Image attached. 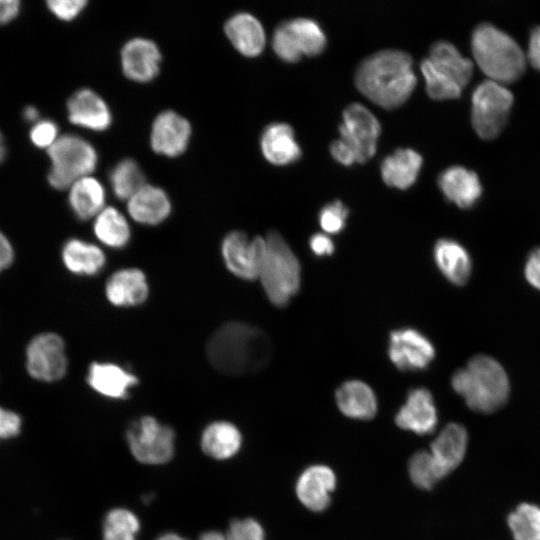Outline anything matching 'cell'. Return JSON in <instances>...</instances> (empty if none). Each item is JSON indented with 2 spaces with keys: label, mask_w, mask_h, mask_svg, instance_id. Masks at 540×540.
I'll return each mask as SVG.
<instances>
[{
  "label": "cell",
  "mask_w": 540,
  "mask_h": 540,
  "mask_svg": "<svg viewBox=\"0 0 540 540\" xmlns=\"http://www.w3.org/2000/svg\"><path fill=\"white\" fill-rule=\"evenodd\" d=\"M272 354L268 335L260 328L240 321L224 323L206 343V356L218 372L247 376L265 368Z\"/></svg>",
  "instance_id": "6da1fadb"
},
{
  "label": "cell",
  "mask_w": 540,
  "mask_h": 540,
  "mask_svg": "<svg viewBox=\"0 0 540 540\" xmlns=\"http://www.w3.org/2000/svg\"><path fill=\"white\" fill-rule=\"evenodd\" d=\"M412 57L400 49H382L365 57L355 72L357 88L384 108H395L411 95L417 83Z\"/></svg>",
  "instance_id": "7a4b0ae2"
},
{
  "label": "cell",
  "mask_w": 540,
  "mask_h": 540,
  "mask_svg": "<svg viewBox=\"0 0 540 540\" xmlns=\"http://www.w3.org/2000/svg\"><path fill=\"white\" fill-rule=\"evenodd\" d=\"M452 387L474 411L491 413L500 408L509 396V379L499 362L486 355H477L452 376Z\"/></svg>",
  "instance_id": "3957f363"
},
{
  "label": "cell",
  "mask_w": 540,
  "mask_h": 540,
  "mask_svg": "<svg viewBox=\"0 0 540 540\" xmlns=\"http://www.w3.org/2000/svg\"><path fill=\"white\" fill-rule=\"evenodd\" d=\"M471 47L476 64L488 80L511 83L524 72L526 59L520 46L491 24H480L474 30Z\"/></svg>",
  "instance_id": "277c9868"
},
{
  "label": "cell",
  "mask_w": 540,
  "mask_h": 540,
  "mask_svg": "<svg viewBox=\"0 0 540 540\" xmlns=\"http://www.w3.org/2000/svg\"><path fill=\"white\" fill-rule=\"evenodd\" d=\"M265 241L266 254L259 278L269 301L277 307H284L300 288L301 266L278 231H269Z\"/></svg>",
  "instance_id": "5b68a950"
},
{
  "label": "cell",
  "mask_w": 540,
  "mask_h": 540,
  "mask_svg": "<svg viewBox=\"0 0 540 540\" xmlns=\"http://www.w3.org/2000/svg\"><path fill=\"white\" fill-rule=\"evenodd\" d=\"M47 153L51 162L48 182L57 190L69 189L79 179L91 176L98 163L93 145L73 134L59 136Z\"/></svg>",
  "instance_id": "8992f818"
},
{
  "label": "cell",
  "mask_w": 540,
  "mask_h": 540,
  "mask_svg": "<svg viewBox=\"0 0 540 540\" xmlns=\"http://www.w3.org/2000/svg\"><path fill=\"white\" fill-rule=\"evenodd\" d=\"M513 103V94L492 80L480 83L472 94V125L483 139L497 137L504 127Z\"/></svg>",
  "instance_id": "52a82bcc"
},
{
  "label": "cell",
  "mask_w": 540,
  "mask_h": 540,
  "mask_svg": "<svg viewBox=\"0 0 540 540\" xmlns=\"http://www.w3.org/2000/svg\"><path fill=\"white\" fill-rule=\"evenodd\" d=\"M126 439L132 455L140 463L159 465L173 457V429L152 416H143L131 423Z\"/></svg>",
  "instance_id": "ba28073f"
},
{
  "label": "cell",
  "mask_w": 540,
  "mask_h": 540,
  "mask_svg": "<svg viewBox=\"0 0 540 540\" xmlns=\"http://www.w3.org/2000/svg\"><path fill=\"white\" fill-rule=\"evenodd\" d=\"M340 139L353 151L357 162H365L376 152L381 131L377 117L363 104L347 105L339 124Z\"/></svg>",
  "instance_id": "9c48e42d"
},
{
  "label": "cell",
  "mask_w": 540,
  "mask_h": 540,
  "mask_svg": "<svg viewBox=\"0 0 540 540\" xmlns=\"http://www.w3.org/2000/svg\"><path fill=\"white\" fill-rule=\"evenodd\" d=\"M221 253L232 274L252 281L259 278L266 254V241L260 236L250 239L242 231H232L223 239Z\"/></svg>",
  "instance_id": "30bf717a"
},
{
  "label": "cell",
  "mask_w": 540,
  "mask_h": 540,
  "mask_svg": "<svg viewBox=\"0 0 540 540\" xmlns=\"http://www.w3.org/2000/svg\"><path fill=\"white\" fill-rule=\"evenodd\" d=\"M68 360L63 339L55 333L35 336L26 350V367L35 379L53 382L63 378L67 372Z\"/></svg>",
  "instance_id": "8fae6325"
},
{
  "label": "cell",
  "mask_w": 540,
  "mask_h": 540,
  "mask_svg": "<svg viewBox=\"0 0 540 540\" xmlns=\"http://www.w3.org/2000/svg\"><path fill=\"white\" fill-rule=\"evenodd\" d=\"M388 356L402 372L426 369L435 358V348L420 331L405 327L389 335Z\"/></svg>",
  "instance_id": "7c38bea8"
},
{
  "label": "cell",
  "mask_w": 540,
  "mask_h": 540,
  "mask_svg": "<svg viewBox=\"0 0 540 540\" xmlns=\"http://www.w3.org/2000/svg\"><path fill=\"white\" fill-rule=\"evenodd\" d=\"M191 137L189 121L172 110H166L154 119L150 145L152 150L166 157H177L185 152Z\"/></svg>",
  "instance_id": "4fadbf2b"
},
{
  "label": "cell",
  "mask_w": 540,
  "mask_h": 540,
  "mask_svg": "<svg viewBox=\"0 0 540 540\" xmlns=\"http://www.w3.org/2000/svg\"><path fill=\"white\" fill-rule=\"evenodd\" d=\"M120 59L122 71L128 79L146 83L159 74L162 55L156 43L138 37L124 44Z\"/></svg>",
  "instance_id": "5bb4252c"
},
{
  "label": "cell",
  "mask_w": 540,
  "mask_h": 540,
  "mask_svg": "<svg viewBox=\"0 0 540 540\" xmlns=\"http://www.w3.org/2000/svg\"><path fill=\"white\" fill-rule=\"evenodd\" d=\"M395 422L401 429L418 435L433 432L438 415L431 392L423 387L410 390L405 403L395 416Z\"/></svg>",
  "instance_id": "9a60e30c"
},
{
  "label": "cell",
  "mask_w": 540,
  "mask_h": 540,
  "mask_svg": "<svg viewBox=\"0 0 540 540\" xmlns=\"http://www.w3.org/2000/svg\"><path fill=\"white\" fill-rule=\"evenodd\" d=\"M336 487V476L326 465H311L306 468L296 482V495L309 510L321 512L331 502V493Z\"/></svg>",
  "instance_id": "2e32d148"
},
{
  "label": "cell",
  "mask_w": 540,
  "mask_h": 540,
  "mask_svg": "<svg viewBox=\"0 0 540 540\" xmlns=\"http://www.w3.org/2000/svg\"><path fill=\"white\" fill-rule=\"evenodd\" d=\"M68 117L74 125L104 131L112 122V115L103 98L91 89L76 91L67 102Z\"/></svg>",
  "instance_id": "e0dca14e"
},
{
  "label": "cell",
  "mask_w": 540,
  "mask_h": 540,
  "mask_svg": "<svg viewBox=\"0 0 540 540\" xmlns=\"http://www.w3.org/2000/svg\"><path fill=\"white\" fill-rule=\"evenodd\" d=\"M88 385L107 398L125 399L138 378L123 367L110 362H93L88 368Z\"/></svg>",
  "instance_id": "ac0fdd59"
},
{
  "label": "cell",
  "mask_w": 540,
  "mask_h": 540,
  "mask_svg": "<svg viewBox=\"0 0 540 540\" xmlns=\"http://www.w3.org/2000/svg\"><path fill=\"white\" fill-rule=\"evenodd\" d=\"M105 294L108 301L115 306L140 305L149 294L146 276L137 268L118 270L107 279Z\"/></svg>",
  "instance_id": "d6986e66"
},
{
  "label": "cell",
  "mask_w": 540,
  "mask_h": 540,
  "mask_svg": "<svg viewBox=\"0 0 540 540\" xmlns=\"http://www.w3.org/2000/svg\"><path fill=\"white\" fill-rule=\"evenodd\" d=\"M224 32L234 48L244 56H257L264 49L265 30L250 13L239 12L231 16L224 25Z\"/></svg>",
  "instance_id": "ffe728a7"
},
{
  "label": "cell",
  "mask_w": 540,
  "mask_h": 540,
  "mask_svg": "<svg viewBox=\"0 0 540 540\" xmlns=\"http://www.w3.org/2000/svg\"><path fill=\"white\" fill-rule=\"evenodd\" d=\"M171 202L160 187L145 184L128 201L127 210L133 220L144 225H158L171 213Z\"/></svg>",
  "instance_id": "44dd1931"
},
{
  "label": "cell",
  "mask_w": 540,
  "mask_h": 540,
  "mask_svg": "<svg viewBox=\"0 0 540 540\" xmlns=\"http://www.w3.org/2000/svg\"><path fill=\"white\" fill-rule=\"evenodd\" d=\"M264 157L271 163L284 165L301 156V148L295 139L294 129L285 122H273L265 127L260 139Z\"/></svg>",
  "instance_id": "7402d4cb"
},
{
  "label": "cell",
  "mask_w": 540,
  "mask_h": 540,
  "mask_svg": "<svg viewBox=\"0 0 540 540\" xmlns=\"http://www.w3.org/2000/svg\"><path fill=\"white\" fill-rule=\"evenodd\" d=\"M339 410L347 417L358 420H370L377 412V398L373 389L360 380H348L342 383L335 393Z\"/></svg>",
  "instance_id": "603a6c76"
},
{
  "label": "cell",
  "mask_w": 540,
  "mask_h": 540,
  "mask_svg": "<svg viewBox=\"0 0 540 540\" xmlns=\"http://www.w3.org/2000/svg\"><path fill=\"white\" fill-rule=\"evenodd\" d=\"M438 185L445 197L461 208L474 205L482 193L477 174L462 166L445 169L438 177Z\"/></svg>",
  "instance_id": "cb8c5ba5"
},
{
  "label": "cell",
  "mask_w": 540,
  "mask_h": 540,
  "mask_svg": "<svg viewBox=\"0 0 540 540\" xmlns=\"http://www.w3.org/2000/svg\"><path fill=\"white\" fill-rule=\"evenodd\" d=\"M435 263L451 283L464 285L471 274L472 262L467 250L452 239H439L433 248Z\"/></svg>",
  "instance_id": "d4e9b609"
},
{
  "label": "cell",
  "mask_w": 540,
  "mask_h": 540,
  "mask_svg": "<svg viewBox=\"0 0 540 540\" xmlns=\"http://www.w3.org/2000/svg\"><path fill=\"white\" fill-rule=\"evenodd\" d=\"M467 442L466 429L460 424L449 423L431 443L429 451L446 475L462 462Z\"/></svg>",
  "instance_id": "484cf974"
},
{
  "label": "cell",
  "mask_w": 540,
  "mask_h": 540,
  "mask_svg": "<svg viewBox=\"0 0 540 540\" xmlns=\"http://www.w3.org/2000/svg\"><path fill=\"white\" fill-rule=\"evenodd\" d=\"M422 161V156L414 149L397 148L382 160V178L389 186L408 188L415 182Z\"/></svg>",
  "instance_id": "4316f807"
},
{
  "label": "cell",
  "mask_w": 540,
  "mask_h": 540,
  "mask_svg": "<svg viewBox=\"0 0 540 540\" xmlns=\"http://www.w3.org/2000/svg\"><path fill=\"white\" fill-rule=\"evenodd\" d=\"M105 199L103 185L92 176L79 179L69 188V206L82 221L95 218L105 208Z\"/></svg>",
  "instance_id": "83f0119b"
},
{
  "label": "cell",
  "mask_w": 540,
  "mask_h": 540,
  "mask_svg": "<svg viewBox=\"0 0 540 540\" xmlns=\"http://www.w3.org/2000/svg\"><path fill=\"white\" fill-rule=\"evenodd\" d=\"M202 451L216 460L233 457L241 448L242 436L239 429L228 421L209 424L201 435Z\"/></svg>",
  "instance_id": "f1b7e54d"
},
{
  "label": "cell",
  "mask_w": 540,
  "mask_h": 540,
  "mask_svg": "<svg viewBox=\"0 0 540 540\" xmlns=\"http://www.w3.org/2000/svg\"><path fill=\"white\" fill-rule=\"evenodd\" d=\"M62 260L71 273L81 276L96 275L106 262L105 254L98 246L77 238L66 241Z\"/></svg>",
  "instance_id": "f546056e"
},
{
  "label": "cell",
  "mask_w": 540,
  "mask_h": 540,
  "mask_svg": "<svg viewBox=\"0 0 540 540\" xmlns=\"http://www.w3.org/2000/svg\"><path fill=\"white\" fill-rule=\"evenodd\" d=\"M428 58L439 71L454 80L462 89L470 81L473 63L463 57L450 42L445 40L434 42Z\"/></svg>",
  "instance_id": "4dcf8cb0"
},
{
  "label": "cell",
  "mask_w": 540,
  "mask_h": 540,
  "mask_svg": "<svg viewBox=\"0 0 540 540\" xmlns=\"http://www.w3.org/2000/svg\"><path fill=\"white\" fill-rule=\"evenodd\" d=\"M98 240L111 248H123L130 241L131 230L125 216L116 208L105 207L94 220Z\"/></svg>",
  "instance_id": "1f68e13d"
},
{
  "label": "cell",
  "mask_w": 540,
  "mask_h": 540,
  "mask_svg": "<svg viewBox=\"0 0 540 540\" xmlns=\"http://www.w3.org/2000/svg\"><path fill=\"white\" fill-rule=\"evenodd\" d=\"M281 23L302 55L314 56L325 48V33L315 20L297 17Z\"/></svg>",
  "instance_id": "d6a6232c"
},
{
  "label": "cell",
  "mask_w": 540,
  "mask_h": 540,
  "mask_svg": "<svg viewBox=\"0 0 540 540\" xmlns=\"http://www.w3.org/2000/svg\"><path fill=\"white\" fill-rule=\"evenodd\" d=\"M109 181L114 195L128 201L145 184V176L133 159H124L117 163L109 174Z\"/></svg>",
  "instance_id": "836d02e7"
},
{
  "label": "cell",
  "mask_w": 540,
  "mask_h": 540,
  "mask_svg": "<svg viewBox=\"0 0 540 540\" xmlns=\"http://www.w3.org/2000/svg\"><path fill=\"white\" fill-rule=\"evenodd\" d=\"M140 529L137 516L125 508L110 510L103 522V540H135Z\"/></svg>",
  "instance_id": "e575fe53"
},
{
  "label": "cell",
  "mask_w": 540,
  "mask_h": 540,
  "mask_svg": "<svg viewBox=\"0 0 540 540\" xmlns=\"http://www.w3.org/2000/svg\"><path fill=\"white\" fill-rule=\"evenodd\" d=\"M515 540H540V508L522 503L508 517Z\"/></svg>",
  "instance_id": "d590c367"
},
{
  "label": "cell",
  "mask_w": 540,
  "mask_h": 540,
  "mask_svg": "<svg viewBox=\"0 0 540 540\" xmlns=\"http://www.w3.org/2000/svg\"><path fill=\"white\" fill-rule=\"evenodd\" d=\"M408 471L412 482L422 489H431L446 476L430 451L426 450L418 451L411 456Z\"/></svg>",
  "instance_id": "8d00e7d4"
},
{
  "label": "cell",
  "mask_w": 540,
  "mask_h": 540,
  "mask_svg": "<svg viewBox=\"0 0 540 540\" xmlns=\"http://www.w3.org/2000/svg\"><path fill=\"white\" fill-rule=\"evenodd\" d=\"M421 70L425 79L426 91L431 98L443 100L460 96L462 88L454 80L439 71L428 57L422 60Z\"/></svg>",
  "instance_id": "74e56055"
},
{
  "label": "cell",
  "mask_w": 540,
  "mask_h": 540,
  "mask_svg": "<svg viewBox=\"0 0 540 540\" xmlns=\"http://www.w3.org/2000/svg\"><path fill=\"white\" fill-rule=\"evenodd\" d=\"M349 210L341 200L327 203L319 212V223L323 231L329 234L341 232L348 217Z\"/></svg>",
  "instance_id": "f35d334b"
},
{
  "label": "cell",
  "mask_w": 540,
  "mask_h": 540,
  "mask_svg": "<svg viewBox=\"0 0 540 540\" xmlns=\"http://www.w3.org/2000/svg\"><path fill=\"white\" fill-rule=\"evenodd\" d=\"M227 540H265V534L259 522L252 518L232 521L226 533Z\"/></svg>",
  "instance_id": "ab89813d"
},
{
  "label": "cell",
  "mask_w": 540,
  "mask_h": 540,
  "mask_svg": "<svg viewBox=\"0 0 540 540\" xmlns=\"http://www.w3.org/2000/svg\"><path fill=\"white\" fill-rule=\"evenodd\" d=\"M272 47L280 58L288 62H295L302 56L282 23H279L274 29Z\"/></svg>",
  "instance_id": "60d3db41"
},
{
  "label": "cell",
  "mask_w": 540,
  "mask_h": 540,
  "mask_svg": "<svg viewBox=\"0 0 540 540\" xmlns=\"http://www.w3.org/2000/svg\"><path fill=\"white\" fill-rule=\"evenodd\" d=\"M58 138V127L52 120H39L30 131L32 143L39 148H50Z\"/></svg>",
  "instance_id": "b9f144b4"
},
{
  "label": "cell",
  "mask_w": 540,
  "mask_h": 540,
  "mask_svg": "<svg viewBox=\"0 0 540 540\" xmlns=\"http://www.w3.org/2000/svg\"><path fill=\"white\" fill-rule=\"evenodd\" d=\"M86 5L87 1L85 0H51L47 2L49 10L63 21L76 18Z\"/></svg>",
  "instance_id": "7bdbcfd3"
},
{
  "label": "cell",
  "mask_w": 540,
  "mask_h": 540,
  "mask_svg": "<svg viewBox=\"0 0 540 540\" xmlns=\"http://www.w3.org/2000/svg\"><path fill=\"white\" fill-rule=\"evenodd\" d=\"M21 417L6 408L0 407V440L17 436L21 431Z\"/></svg>",
  "instance_id": "ee69618b"
},
{
  "label": "cell",
  "mask_w": 540,
  "mask_h": 540,
  "mask_svg": "<svg viewBox=\"0 0 540 540\" xmlns=\"http://www.w3.org/2000/svg\"><path fill=\"white\" fill-rule=\"evenodd\" d=\"M312 253L318 257L330 256L335 250L332 239L326 233H315L309 239Z\"/></svg>",
  "instance_id": "f6af8a7d"
},
{
  "label": "cell",
  "mask_w": 540,
  "mask_h": 540,
  "mask_svg": "<svg viewBox=\"0 0 540 540\" xmlns=\"http://www.w3.org/2000/svg\"><path fill=\"white\" fill-rule=\"evenodd\" d=\"M525 277L533 287L540 290V248L533 250L528 256Z\"/></svg>",
  "instance_id": "bcb514c9"
},
{
  "label": "cell",
  "mask_w": 540,
  "mask_h": 540,
  "mask_svg": "<svg viewBox=\"0 0 540 540\" xmlns=\"http://www.w3.org/2000/svg\"><path fill=\"white\" fill-rule=\"evenodd\" d=\"M331 155L340 163L350 165L355 159V155L350 147L340 138L333 140L330 144Z\"/></svg>",
  "instance_id": "7dc6e473"
},
{
  "label": "cell",
  "mask_w": 540,
  "mask_h": 540,
  "mask_svg": "<svg viewBox=\"0 0 540 540\" xmlns=\"http://www.w3.org/2000/svg\"><path fill=\"white\" fill-rule=\"evenodd\" d=\"M527 58L530 64L540 71V27L535 28L531 33Z\"/></svg>",
  "instance_id": "c3c4849f"
},
{
  "label": "cell",
  "mask_w": 540,
  "mask_h": 540,
  "mask_svg": "<svg viewBox=\"0 0 540 540\" xmlns=\"http://www.w3.org/2000/svg\"><path fill=\"white\" fill-rule=\"evenodd\" d=\"M20 3L16 0H0V24L10 22L17 16Z\"/></svg>",
  "instance_id": "681fc988"
},
{
  "label": "cell",
  "mask_w": 540,
  "mask_h": 540,
  "mask_svg": "<svg viewBox=\"0 0 540 540\" xmlns=\"http://www.w3.org/2000/svg\"><path fill=\"white\" fill-rule=\"evenodd\" d=\"M14 258V251L6 236L0 232V272L9 267Z\"/></svg>",
  "instance_id": "f907efd6"
},
{
  "label": "cell",
  "mask_w": 540,
  "mask_h": 540,
  "mask_svg": "<svg viewBox=\"0 0 540 540\" xmlns=\"http://www.w3.org/2000/svg\"><path fill=\"white\" fill-rule=\"evenodd\" d=\"M23 117L26 121L36 123L39 121V112L34 106H27L23 110Z\"/></svg>",
  "instance_id": "816d5d0a"
},
{
  "label": "cell",
  "mask_w": 540,
  "mask_h": 540,
  "mask_svg": "<svg viewBox=\"0 0 540 540\" xmlns=\"http://www.w3.org/2000/svg\"><path fill=\"white\" fill-rule=\"evenodd\" d=\"M198 540H227L226 534H223L218 531H207L204 532Z\"/></svg>",
  "instance_id": "f5cc1de1"
},
{
  "label": "cell",
  "mask_w": 540,
  "mask_h": 540,
  "mask_svg": "<svg viewBox=\"0 0 540 540\" xmlns=\"http://www.w3.org/2000/svg\"><path fill=\"white\" fill-rule=\"evenodd\" d=\"M157 540H187V539L175 533H166L160 536Z\"/></svg>",
  "instance_id": "db71d44e"
},
{
  "label": "cell",
  "mask_w": 540,
  "mask_h": 540,
  "mask_svg": "<svg viewBox=\"0 0 540 540\" xmlns=\"http://www.w3.org/2000/svg\"><path fill=\"white\" fill-rule=\"evenodd\" d=\"M5 155H6V147L4 144L3 136L0 132V163L4 160Z\"/></svg>",
  "instance_id": "11a10c76"
}]
</instances>
